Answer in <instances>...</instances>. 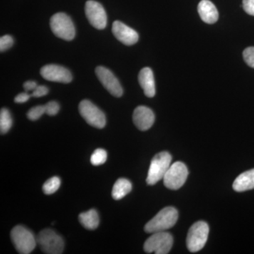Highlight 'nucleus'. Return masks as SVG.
I'll list each match as a JSON object with an SVG mask.
<instances>
[{
	"label": "nucleus",
	"instance_id": "nucleus-1",
	"mask_svg": "<svg viewBox=\"0 0 254 254\" xmlns=\"http://www.w3.org/2000/svg\"><path fill=\"white\" fill-rule=\"evenodd\" d=\"M178 220V211L173 207H166L160 210L144 227L147 233L165 232L172 228Z\"/></svg>",
	"mask_w": 254,
	"mask_h": 254
},
{
	"label": "nucleus",
	"instance_id": "nucleus-2",
	"mask_svg": "<svg viewBox=\"0 0 254 254\" xmlns=\"http://www.w3.org/2000/svg\"><path fill=\"white\" fill-rule=\"evenodd\" d=\"M172 156L168 152L164 151L155 155L152 159L146 182L148 185H154L163 180L165 174L171 165Z\"/></svg>",
	"mask_w": 254,
	"mask_h": 254
},
{
	"label": "nucleus",
	"instance_id": "nucleus-3",
	"mask_svg": "<svg viewBox=\"0 0 254 254\" xmlns=\"http://www.w3.org/2000/svg\"><path fill=\"white\" fill-rule=\"evenodd\" d=\"M11 239L16 251L21 254H31L38 244L34 235L21 225H17L12 229Z\"/></svg>",
	"mask_w": 254,
	"mask_h": 254
},
{
	"label": "nucleus",
	"instance_id": "nucleus-4",
	"mask_svg": "<svg viewBox=\"0 0 254 254\" xmlns=\"http://www.w3.org/2000/svg\"><path fill=\"white\" fill-rule=\"evenodd\" d=\"M50 28L55 36L65 41H72L76 34L72 20L64 13H57L52 16Z\"/></svg>",
	"mask_w": 254,
	"mask_h": 254
},
{
	"label": "nucleus",
	"instance_id": "nucleus-5",
	"mask_svg": "<svg viewBox=\"0 0 254 254\" xmlns=\"http://www.w3.org/2000/svg\"><path fill=\"white\" fill-rule=\"evenodd\" d=\"M209 227L205 222H195L190 227L187 237V246L190 252H199L204 247L208 240Z\"/></svg>",
	"mask_w": 254,
	"mask_h": 254
},
{
	"label": "nucleus",
	"instance_id": "nucleus-6",
	"mask_svg": "<svg viewBox=\"0 0 254 254\" xmlns=\"http://www.w3.org/2000/svg\"><path fill=\"white\" fill-rule=\"evenodd\" d=\"M37 243L45 254H61L64 249V242L54 230L46 229L37 237Z\"/></svg>",
	"mask_w": 254,
	"mask_h": 254
},
{
	"label": "nucleus",
	"instance_id": "nucleus-7",
	"mask_svg": "<svg viewBox=\"0 0 254 254\" xmlns=\"http://www.w3.org/2000/svg\"><path fill=\"white\" fill-rule=\"evenodd\" d=\"M173 245V237L168 232H158L153 233L145 241L143 250L148 254H167Z\"/></svg>",
	"mask_w": 254,
	"mask_h": 254
},
{
	"label": "nucleus",
	"instance_id": "nucleus-8",
	"mask_svg": "<svg viewBox=\"0 0 254 254\" xmlns=\"http://www.w3.org/2000/svg\"><path fill=\"white\" fill-rule=\"evenodd\" d=\"M188 174V169L185 164L182 162L174 163L164 177V185L169 190H179L185 185Z\"/></svg>",
	"mask_w": 254,
	"mask_h": 254
},
{
	"label": "nucleus",
	"instance_id": "nucleus-9",
	"mask_svg": "<svg viewBox=\"0 0 254 254\" xmlns=\"http://www.w3.org/2000/svg\"><path fill=\"white\" fill-rule=\"evenodd\" d=\"M82 118L91 126L98 128H103L106 125V118L103 113L93 103L88 100H82L78 106Z\"/></svg>",
	"mask_w": 254,
	"mask_h": 254
},
{
	"label": "nucleus",
	"instance_id": "nucleus-10",
	"mask_svg": "<svg viewBox=\"0 0 254 254\" xmlns=\"http://www.w3.org/2000/svg\"><path fill=\"white\" fill-rule=\"evenodd\" d=\"M85 12L88 21L98 30L104 29L107 26L106 12L103 6L98 1L89 0L87 1L85 6Z\"/></svg>",
	"mask_w": 254,
	"mask_h": 254
},
{
	"label": "nucleus",
	"instance_id": "nucleus-11",
	"mask_svg": "<svg viewBox=\"0 0 254 254\" xmlns=\"http://www.w3.org/2000/svg\"><path fill=\"white\" fill-rule=\"evenodd\" d=\"M95 74L107 91L113 96L120 98L123 95V89L118 78L111 71L104 66H98L95 68Z\"/></svg>",
	"mask_w": 254,
	"mask_h": 254
},
{
	"label": "nucleus",
	"instance_id": "nucleus-12",
	"mask_svg": "<svg viewBox=\"0 0 254 254\" xmlns=\"http://www.w3.org/2000/svg\"><path fill=\"white\" fill-rule=\"evenodd\" d=\"M41 74L45 79L58 83H68L72 81L69 71L64 66L57 64H48L42 67Z\"/></svg>",
	"mask_w": 254,
	"mask_h": 254
},
{
	"label": "nucleus",
	"instance_id": "nucleus-13",
	"mask_svg": "<svg viewBox=\"0 0 254 254\" xmlns=\"http://www.w3.org/2000/svg\"><path fill=\"white\" fill-rule=\"evenodd\" d=\"M112 31L115 38L126 46H133L138 41V33L120 21L113 23Z\"/></svg>",
	"mask_w": 254,
	"mask_h": 254
},
{
	"label": "nucleus",
	"instance_id": "nucleus-14",
	"mask_svg": "<svg viewBox=\"0 0 254 254\" xmlns=\"http://www.w3.org/2000/svg\"><path fill=\"white\" fill-rule=\"evenodd\" d=\"M133 121L138 129L146 131L151 128L154 124L155 115L150 108L145 106H138L133 112Z\"/></svg>",
	"mask_w": 254,
	"mask_h": 254
},
{
	"label": "nucleus",
	"instance_id": "nucleus-15",
	"mask_svg": "<svg viewBox=\"0 0 254 254\" xmlns=\"http://www.w3.org/2000/svg\"><path fill=\"white\" fill-rule=\"evenodd\" d=\"M138 82L144 94L148 98H153L155 95V83L153 71L149 67L142 68L138 74Z\"/></svg>",
	"mask_w": 254,
	"mask_h": 254
},
{
	"label": "nucleus",
	"instance_id": "nucleus-16",
	"mask_svg": "<svg viewBox=\"0 0 254 254\" xmlns=\"http://www.w3.org/2000/svg\"><path fill=\"white\" fill-rule=\"evenodd\" d=\"M198 11L200 18L205 23L213 24L219 18L218 9L209 0H201L198 5Z\"/></svg>",
	"mask_w": 254,
	"mask_h": 254
},
{
	"label": "nucleus",
	"instance_id": "nucleus-17",
	"mask_svg": "<svg viewBox=\"0 0 254 254\" xmlns=\"http://www.w3.org/2000/svg\"><path fill=\"white\" fill-rule=\"evenodd\" d=\"M233 190L237 192H244L254 189V169L241 174L234 182Z\"/></svg>",
	"mask_w": 254,
	"mask_h": 254
},
{
	"label": "nucleus",
	"instance_id": "nucleus-18",
	"mask_svg": "<svg viewBox=\"0 0 254 254\" xmlns=\"http://www.w3.org/2000/svg\"><path fill=\"white\" fill-rule=\"evenodd\" d=\"M80 223L87 230H95L99 225L100 219L98 212L94 209L80 214L78 216Z\"/></svg>",
	"mask_w": 254,
	"mask_h": 254
},
{
	"label": "nucleus",
	"instance_id": "nucleus-19",
	"mask_svg": "<svg viewBox=\"0 0 254 254\" xmlns=\"http://www.w3.org/2000/svg\"><path fill=\"white\" fill-rule=\"evenodd\" d=\"M131 190V182L127 179L120 178L114 185L112 195H113L114 199L120 200L123 198L125 195L128 194Z\"/></svg>",
	"mask_w": 254,
	"mask_h": 254
},
{
	"label": "nucleus",
	"instance_id": "nucleus-20",
	"mask_svg": "<svg viewBox=\"0 0 254 254\" xmlns=\"http://www.w3.org/2000/svg\"><path fill=\"white\" fill-rule=\"evenodd\" d=\"M12 126V118L9 110L3 108L0 112V131L1 134L7 133Z\"/></svg>",
	"mask_w": 254,
	"mask_h": 254
},
{
	"label": "nucleus",
	"instance_id": "nucleus-21",
	"mask_svg": "<svg viewBox=\"0 0 254 254\" xmlns=\"http://www.w3.org/2000/svg\"><path fill=\"white\" fill-rule=\"evenodd\" d=\"M61 185V180L58 177H53L47 180L43 186V192L47 195L55 193Z\"/></svg>",
	"mask_w": 254,
	"mask_h": 254
},
{
	"label": "nucleus",
	"instance_id": "nucleus-22",
	"mask_svg": "<svg viewBox=\"0 0 254 254\" xmlns=\"http://www.w3.org/2000/svg\"><path fill=\"white\" fill-rule=\"evenodd\" d=\"M108 154L105 150L98 148L91 155V163L94 166H99L106 162Z\"/></svg>",
	"mask_w": 254,
	"mask_h": 254
},
{
	"label": "nucleus",
	"instance_id": "nucleus-23",
	"mask_svg": "<svg viewBox=\"0 0 254 254\" xmlns=\"http://www.w3.org/2000/svg\"><path fill=\"white\" fill-rule=\"evenodd\" d=\"M46 113V108L45 105H38V106L32 108L28 112L27 117L31 121H36L38 119L43 116V114Z\"/></svg>",
	"mask_w": 254,
	"mask_h": 254
},
{
	"label": "nucleus",
	"instance_id": "nucleus-24",
	"mask_svg": "<svg viewBox=\"0 0 254 254\" xmlns=\"http://www.w3.org/2000/svg\"><path fill=\"white\" fill-rule=\"evenodd\" d=\"M243 58L247 65L254 68V47L246 48L243 52Z\"/></svg>",
	"mask_w": 254,
	"mask_h": 254
},
{
	"label": "nucleus",
	"instance_id": "nucleus-25",
	"mask_svg": "<svg viewBox=\"0 0 254 254\" xmlns=\"http://www.w3.org/2000/svg\"><path fill=\"white\" fill-rule=\"evenodd\" d=\"M14 44V39L9 35H6L0 38V51L4 52L9 49Z\"/></svg>",
	"mask_w": 254,
	"mask_h": 254
},
{
	"label": "nucleus",
	"instance_id": "nucleus-26",
	"mask_svg": "<svg viewBox=\"0 0 254 254\" xmlns=\"http://www.w3.org/2000/svg\"><path fill=\"white\" fill-rule=\"evenodd\" d=\"M46 113L50 116H55L60 110V105L57 102L50 101L45 105Z\"/></svg>",
	"mask_w": 254,
	"mask_h": 254
},
{
	"label": "nucleus",
	"instance_id": "nucleus-27",
	"mask_svg": "<svg viewBox=\"0 0 254 254\" xmlns=\"http://www.w3.org/2000/svg\"><path fill=\"white\" fill-rule=\"evenodd\" d=\"M242 6L246 13L254 16V0H243Z\"/></svg>",
	"mask_w": 254,
	"mask_h": 254
},
{
	"label": "nucleus",
	"instance_id": "nucleus-28",
	"mask_svg": "<svg viewBox=\"0 0 254 254\" xmlns=\"http://www.w3.org/2000/svg\"><path fill=\"white\" fill-rule=\"evenodd\" d=\"M48 88L45 86H38L36 89L32 93L31 96L35 98H41V97L45 96L48 93Z\"/></svg>",
	"mask_w": 254,
	"mask_h": 254
},
{
	"label": "nucleus",
	"instance_id": "nucleus-29",
	"mask_svg": "<svg viewBox=\"0 0 254 254\" xmlns=\"http://www.w3.org/2000/svg\"><path fill=\"white\" fill-rule=\"evenodd\" d=\"M31 95H29L28 92L26 93H20L16 98H14V102L16 103H23L27 102L29 98H31Z\"/></svg>",
	"mask_w": 254,
	"mask_h": 254
},
{
	"label": "nucleus",
	"instance_id": "nucleus-30",
	"mask_svg": "<svg viewBox=\"0 0 254 254\" xmlns=\"http://www.w3.org/2000/svg\"><path fill=\"white\" fill-rule=\"evenodd\" d=\"M37 86H38V85H37L36 82L33 81L25 82L24 84H23V88L26 92L34 91Z\"/></svg>",
	"mask_w": 254,
	"mask_h": 254
}]
</instances>
